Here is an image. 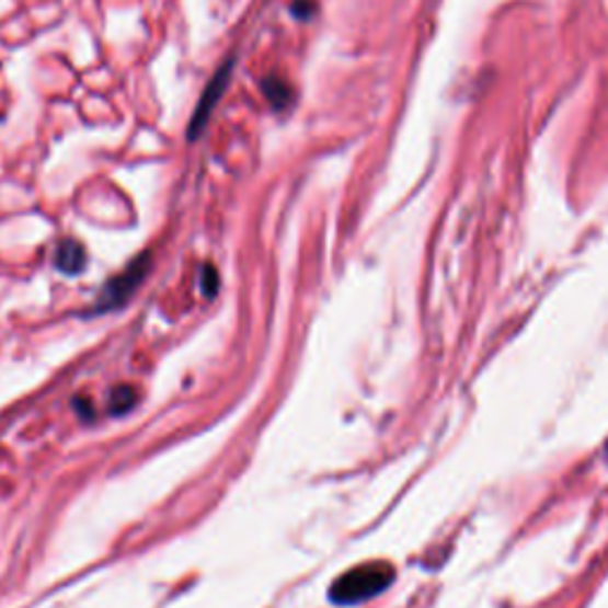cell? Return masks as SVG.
Segmentation results:
<instances>
[{
  "label": "cell",
  "instance_id": "3",
  "mask_svg": "<svg viewBox=\"0 0 608 608\" xmlns=\"http://www.w3.org/2000/svg\"><path fill=\"white\" fill-rule=\"evenodd\" d=\"M150 264H152L150 252L138 254V257L134 262H129V266H126L122 274H117L115 278L107 280V286L101 292V300H97V309L103 312V309L122 307L138 290L140 283L146 280V276L150 272Z\"/></svg>",
  "mask_w": 608,
  "mask_h": 608
},
{
  "label": "cell",
  "instance_id": "5",
  "mask_svg": "<svg viewBox=\"0 0 608 608\" xmlns=\"http://www.w3.org/2000/svg\"><path fill=\"white\" fill-rule=\"evenodd\" d=\"M55 266L60 268L67 276H77L87 266V250L79 243V240H62L55 250Z\"/></svg>",
  "mask_w": 608,
  "mask_h": 608
},
{
  "label": "cell",
  "instance_id": "1",
  "mask_svg": "<svg viewBox=\"0 0 608 608\" xmlns=\"http://www.w3.org/2000/svg\"><path fill=\"white\" fill-rule=\"evenodd\" d=\"M394 577V569L386 561H369L347 571L333 583L329 597L333 604H359L383 592Z\"/></svg>",
  "mask_w": 608,
  "mask_h": 608
},
{
  "label": "cell",
  "instance_id": "4",
  "mask_svg": "<svg viewBox=\"0 0 608 608\" xmlns=\"http://www.w3.org/2000/svg\"><path fill=\"white\" fill-rule=\"evenodd\" d=\"M260 89L266 97V103L272 105V110L276 115H283V112H288L295 103H297V93L292 89V83L286 81L278 74H268L260 81Z\"/></svg>",
  "mask_w": 608,
  "mask_h": 608
},
{
  "label": "cell",
  "instance_id": "2",
  "mask_svg": "<svg viewBox=\"0 0 608 608\" xmlns=\"http://www.w3.org/2000/svg\"><path fill=\"white\" fill-rule=\"evenodd\" d=\"M236 62H238V60H236V55H231L229 60H223V62L219 65V69L215 72V77H211V79L207 81V87H205V91H203V95H200V101H197V105H195V110H193L191 122H188V129H186V138L191 140V144H195V140L205 134L211 115H215V110H217V105L221 103V97H223L226 89H229Z\"/></svg>",
  "mask_w": 608,
  "mask_h": 608
},
{
  "label": "cell",
  "instance_id": "8",
  "mask_svg": "<svg viewBox=\"0 0 608 608\" xmlns=\"http://www.w3.org/2000/svg\"><path fill=\"white\" fill-rule=\"evenodd\" d=\"M200 288H203V292H205L207 297H211V295L217 292V288H219V274L215 272V266H209V264H205V266H203Z\"/></svg>",
  "mask_w": 608,
  "mask_h": 608
},
{
  "label": "cell",
  "instance_id": "6",
  "mask_svg": "<svg viewBox=\"0 0 608 608\" xmlns=\"http://www.w3.org/2000/svg\"><path fill=\"white\" fill-rule=\"evenodd\" d=\"M138 400V394L134 388L129 386H119L110 392V412L112 414H124V412H129V409L136 404Z\"/></svg>",
  "mask_w": 608,
  "mask_h": 608
},
{
  "label": "cell",
  "instance_id": "7",
  "mask_svg": "<svg viewBox=\"0 0 608 608\" xmlns=\"http://www.w3.org/2000/svg\"><path fill=\"white\" fill-rule=\"evenodd\" d=\"M290 12H292L295 20L307 22V20H312L317 15V3H314V0H292Z\"/></svg>",
  "mask_w": 608,
  "mask_h": 608
}]
</instances>
